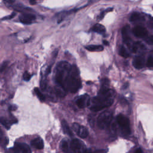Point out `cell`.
I'll return each mask as SVG.
<instances>
[{"instance_id":"cell-25","label":"cell","mask_w":153,"mask_h":153,"mask_svg":"<svg viewBox=\"0 0 153 153\" xmlns=\"http://www.w3.org/2000/svg\"><path fill=\"white\" fill-rule=\"evenodd\" d=\"M23 77L24 80L27 81H29V79H30V78H31V75H30L29 73H28L27 72H25L23 74Z\"/></svg>"},{"instance_id":"cell-3","label":"cell","mask_w":153,"mask_h":153,"mask_svg":"<svg viewBox=\"0 0 153 153\" xmlns=\"http://www.w3.org/2000/svg\"><path fill=\"white\" fill-rule=\"evenodd\" d=\"M71 69L72 65L67 62L62 61L57 64L56 67L55 81L59 87L63 88L65 81L70 74Z\"/></svg>"},{"instance_id":"cell-34","label":"cell","mask_w":153,"mask_h":153,"mask_svg":"<svg viewBox=\"0 0 153 153\" xmlns=\"http://www.w3.org/2000/svg\"><path fill=\"white\" fill-rule=\"evenodd\" d=\"M2 135H3V134L2 133V131L0 129V142L2 140Z\"/></svg>"},{"instance_id":"cell-26","label":"cell","mask_w":153,"mask_h":153,"mask_svg":"<svg viewBox=\"0 0 153 153\" xmlns=\"http://www.w3.org/2000/svg\"><path fill=\"white\" fill-rule=\"evenodd\" d=\"M145 41L146 42V43H148L149 45H153V35L149 36L148 38H146L145 39Z\"/></svg>"},{"instance_id":"cell-29","label":"cell","mask_w":153,"mask_h":153,"mask_svg":"<svg viewBox=\"0 0 153 153\" xmlns=\"http://www.w3.org/2000/svg\"><path fill=\"white\" fill-rule=\"evenodd\" d=\"M148 26L149 27L151 28V29H153V17L151 18L149 21L148 22Z\"/></svg>"},{"instance_id":"cell-2","label":"cell","mask_w":153,"mask_h":153,"mask_svg":"<svg viewBox=\"0 0 153 153\" xmlns=\"http://www.w3.org/2000/svg\"><path fill=\"white\" fill-rule=\"evenodd\" d=\"M63 85L65 90L69 91L71 93L76 92L81 87V82L79 78V71L75 65L72 66L70 74L66 78Z\"/></svg>"},{"instance_id":"cell-27","label":"cell","mask_w":153,"mask_h":153,"mask_svg":"<svg viewBox=\"0 0 153 153\" xmlns=\"http://www.w3.org/2000/svg\"><path fill=\"white\" fill-rule=\"evenodd\" d=\"M84 153H106L105 150H97L94 151V152H92L90 151V150H88V149H85V152Z\"/></svg>"},{"instance_id":"cell-20","label":"cell","mask_w":153,"mask_h":153,"mask_svg":"<svg viewBox=\"0 0 153 153\" xmlns=\"http://www.w3.org/2000/svg\"><path fill=\"white\" fill-rule=\"evenodd\" d=\"M119 54L124 58H127L130 56V54L128 53V51L126 50L124 46L121 45L119 49Z\"/></svg>"},{"instance_id":"cell-30","label":"cell","mask_w":153,"mask_h":153,"mask_svg":"<svg viewBox=\"0 0 153 153\" xmlns=\"http://www.w3.org/2000/svg\"><path fill=\"white\" fill-rule=\"evenodd\" d=\"M4 3L7 5H11L15 2V0H3Z\"/></svg>"},{"instance_id":"cell-4","label":"cell","mask_w":153,"mask_h":153,"mask_svg":"<svg viewBox=\"0 0 153 153\" xmlns=\"http://www.w3.org/2000/svg\"><path fill=\"white\" fill-rule=\"evenodd\" d=\"M112 119V114L109 111H105L99 115L97 118V124L100 129L107 128Z\"/></svg>"},{"instance_id":"cell-13","label":"cell","mask_w":153,"mask_h":153,"mask_svg":"<svg viewBox=\"0 0 153 153\" xmlns=\"http://www.w3.org/2000/svg\"><path fill=\"white\" fill-rule=\"evenodd\" d=\"M133 65L136 69H141L145 65V58L143 56H137L133 60Z\"/></svg>"},{"instance_id":"cell-17","label":"cell","mask_w":153,"mask_h":153,"mask_svg":"<svg viewBox=\"0 0 153 153\" xmlns=\"http://www.w3.org/2000/svg\"><path fill=\"white\" fill-rule=\"evenodd\" d=\"M61 124H62V129L64 131L65 133L67 134L68 135L70 136H73V133L71 131V130L70 129L67 122L65 120H63L61 122Z\"/></svg>"},{"instance_id":"cell-16","label":"cell","mask_w":153,"mask_h":153,"mask_svg":"<svg viewBox=\"0 0 153 153\" xmlns=\"http://www.w3.org/2000/svg\"><path fill=\"white\" fill-rule=\"evenodd\" d=\"M91 30L99 34H103L106 32V29L102 25L96 23L91 27Z\"/></svg>"},{"instance_id":"cell-10","label":"cell","mask_w":153,"mask_h":153,"mask_svg":"<svg viewBox=\"0 0 153 153\" xmlns=\"http://www.w3.org/2000/svg\"><path fill=\"white\" fill-rule=\"evenodd\" d=\"M35 19H36L35 16L31 13H22L19 16L20 22L25 25H30Z\"/></svg>"},{"instance_id":"cell-33","label":"cell","mask_w":153,"mask_h":153,"mask_svg":"<svg viewBox=\"0 0 153 153\" xmlns=\"http://www.w3.org/2000/svg\"><path fill=\"white\" fill-rule=\"evenodd\" d=\"M135 153H142V151L141 150L140 148H137L136 151H135Z\"/></svg>"},{"instance_id":"cell-31","label":"cell","mask_w":153,"mask_h":153,"mask_svg":"<svg viewBox=\"0 0 153 153\" xmlns=\"http://www.w3.org/2000/svg\"><path fill=\"white\" fill-rule=\"evenodd\" d=\"M16 109H17V106H16L14 105H11L9 106L10 111H14V110H16Z\"/></svg>"},{"instance_id":"cell-18","label":"cell","mask_w":153,"mask_h":153,"mask_svg":"<svg viewBox=\"0 0 153 153\" xmlns=\"http://www.w3.org/2000/svg\"><path fill=\"white\" fill-rule=\"evenodd\" d=\"M85 48L90 51H101L103 50V46L100 45H90L86 46Z\"/></svg>"},{"instance_id":"cell-5","label":"cell","mask_w":153,"mask_h":153,"mask_svg":"<svg viewBox=\"0 0 153 153\" xmlns=\"http://www.w3.org/2000/svg\"><path fill=\"white\" fill-rule=\"evenodd\" d=\"M116 120L122 132L125 134H129L130 133V127L128 118L123 114H119L117 115Z\"/></svg>"},{"instance_id":"cell-11","label":"cell","mask_w":153,"mask_h":153,"mask_svg":"<svg viewBox=\"0 0 153 153\" xmlns=\"http://www.w3.org/2000/svg\"><path fill=\"white\" fill-rule=\"evenodd\" d=\"M132 32L134 35L137 38H144L148 34L147 30L141 26H135L133 27Z\"/></svg>"},{"instance_id":"cell-15","label":"cell","mask_w":153,"mask_h":153,"mask_svg":"<svg viewBox=\"0 0 153 153\" xmlns=\"http://www.w3.org/2000/svg\"><path fill=\"white\" fill-rule=\"evenodd\" d=\"M31 145L33 147L38 149H42L44 148V142L41 138L36 137L32 140Z\"/></svg>"},{"instance_id":"cell-28","label":"cell","mask_w":153,"mask_h":153,"mask_svg":"<svg viewBox=\"0 0 153 153\" xmlns=\"http://www.w3.org/2000/svg\"><path fill=\"white\" fill-rule=\"evenodd\" d=\"M16 16V13H13L11 15L8 16H6L4 18L2 19V20H10V19H12L14 16Z\"/></svg>"},{"instance_id":"cell-21","label":"cell","mask_w":153,"mask_h":153,"mask_svg":"<svg viewBox=\"0 0 153 153\" xmlns=\"http://www.w3.org/2000/svg\"><path fill=\"white\" fill-rule=\"evenodd\" d=\"M147 66L152 68L153 67V50L150 52V54L148 57L147 62H146Z\"/></svg>"},{"instance_id":"cell-24","label":"cell","mask_w":153,"mask_h":153,"mask_svg":"<svg viewBox=\"0 0 153 153\" xmlns=\"http://www.w3.org/2000/svg\"><path fill=\"white\" fill-rule=\"evenodd\" d=\"M8 64V61H5L4 62H2L1 65H0V72H2L4 71L6 68L7 67Z\"/></svg>"},{"instance_id":"cell-12","label":"cell","mask_w":153,"mask_h":153,"mask_svg":"<svg viewBox=\"0 0 153 153\" xmlns=\"http://www.w3.org/2000/svg\"><path fill=\"white\" fill-rule=\"evenodd\" d=\"M122 38L123 41L124 43L129 45L131 43V39L130 35V26L128 25H126L122 29Z\"/></svg>"},{"instance_id":"cell-19","label":"cell","mask_w":153,"mask_h":153,"mask_svg":"<svg viewBox=\"0 0 153 153\" xmlns=\"http://www.w3.org/2000/svg\"><path fill=\"white\" fill-rule=\"evenodd\" d=\"M0 123L7 128L10 129L11 125L13 124L11 120H8L4 117L0 118Z\"/></svg>"},{"instance_id":"cell-22","label":"cell","mask_w":153,"mask_h":153,"mask_svg":"<svg viewBox=\"0 0 153 153\" xmlns=\"http://www.w3.org/2000/svg\"><path fill=\"white\" fill-rule=\"evenodd\" d=\"M35 92L37 97L41 101L43 102L45 100V96L42 94V93L41 92V91L39 90L38 88H35Z\"/></svg>"},{"instance_id":"cell-8","label":"cell","mask_w":153,"mask_h":153,"mask_svg":"<svg viewBox=\"0 0 153 153\" xmlns=\"http://www.w3.org/2000/svg\"><path fill=\"white\" fill-rule=\"evenodd\" d=\"M72 128L75 133L81 138H85L88 134L87 129L82 126H80L78 123H74L72 124Z\"/></svg>"},{"instance_id":"cell-6","label":"cell","mask_w":153,"mask_h":153,"mask_svg":"<svg viewBox=\"0 0 153 153\" xmlns=\"http://www.w3.org/2000/svg\"><path fill=\"white\" fill-rule=\"evenodd\" d=\"M70 148L74 153H84L85 151L84 144L78 139L72 140L70 143Z\"/></svg>"},{"instance_id":"cell-32","label":"cell","mask_w":153,"mask_h":153,"mask_svg":"<svg viewBox=\"0 0 153 153\" xmlns=\"http://www.w3.org/2000/svg\"><path fill=\"white\" fill-rule=\"evenodd\" d=\"M29 3L31 5H35L36 4V0H29Z\"/></svg>"},{"instance_id":"cell-23","label":"cell","mask_w":153,"mask_h":153,"mask_svg":"<svg viewBox=\"0 0 153 153\" xmlns=\"http://www.w3.org/2000/svg\"><path fill=\"white\" fill-rule=\"evenodd\" d=\"M62 151H63L64 153H68L69 152L68 143V142L64 140V141L62 142Z\"/></svg>"},{"instance_id":"cell-1","label":"cell","mask_w":153,"mask_h":153,"mask_svg":"<svg viewBox=\"0 0 153 153\" xmlns=\"http://www.w3.org/2000/svg\"><path fill=\"white\" fill-rule=\"evenodd\" d=\"M109 81L106 79L102 80V86L98 95L91 100L92 105L90 108L93 112L99 111L105 108L110 106L113 103L112 92L108 87Z\"/></svg>"},{"instance_id":"cell-7","label":"cell","mask_w":153,"mask_h":153,"mask_svg":"<svg viewBox=\"0 0 153 153\" xmlns=\"http://www.w3.org/2000/svg\"><path fill=\"white\" fill-rule=\"evenodd\" d=\"M13 149L14 153H32L30 147L25 143H16Z\"/></svg>"},{"instance_id":"cell-14","label":"cell","mask_w":153,"mask_h":153,"mask_svg":"<svg viewBox=\"0 0 153 153\" xmlns=\"http://www.w3.org/2000/svg\"><path fill=\"white\" fill-rule=\"evenodd\" d=\"M130 20L131 22H135V23H140L142 22L145 20V17L143 14L141 13H139L138 12H134L132 13V14L130 17Z\"/></svg>"},{"instance_id":"cell-9","label":"cell","mask_w":153,"mask_h":153,"mask_svg":"<svg viewBox=\"0 0 153 153\" xmlns=\"http://www.w3.org/2000/svg\"><path fill=\"white\" fill-rule=\"evenodd\" d=\"M75 103L79 108H84L88 106L90 103V97L87 94H84L79 96L76 100Z\"/></svg>"},{"instance_id":"cell-35","label":"cell","mask_w":153,"mask_h":153,"mask_svg":"<svg viewBox=\"0 0 153 153\" xmlns=\"http://www.w3.org/2000/svg\"><path fill=\"white\" fill-rule=\"evenodd\" d=\"M103 44H104L105 45H109V43H108V42L107 41L103 40Z\"/></svg>"},{"instance_id":"cell-36","label":"cell","mask_w":153,"mask_h":153,"mask_svg":"<svg viewBox=\"0 0 153 153\" xmlns=\"http://www.w3.org/2000/svg\"><path fill=\"white\" fill-rule=\"evenodd\" d=\"M68 153H71V152H68Z\"/></svg>"}]
</instances>
